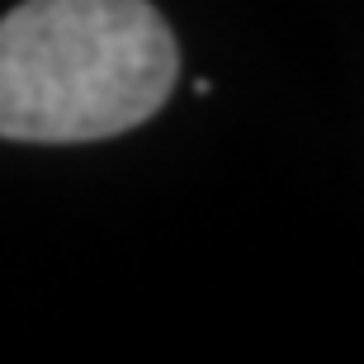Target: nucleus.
<instances>
[{
    "label": "nucleus",
    "instance_id": "obj_1",
    "mask_svg": "<svg viewBox=\"0 0 364 364\" xmlns=\"http://www.w3.org/2000/svg\"><path fill=\"white\" fill-rule=\"evenodd\" d=\"M180 43L151 0H24L0 19V137L100 142L156 114Z\"/></svg>",
    "mask_w": 364,
    "mask_h": 364
}]
</instances>
